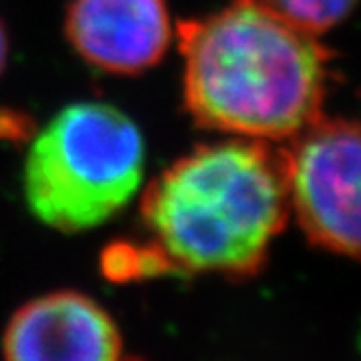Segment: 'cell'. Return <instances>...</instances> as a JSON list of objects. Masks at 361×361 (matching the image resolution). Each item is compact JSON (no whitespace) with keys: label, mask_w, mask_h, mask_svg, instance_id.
Listing matches in <instances>:
<instances>
[{"label":"cell","mask_w":361,"mask_h":361,"mask_svg":"<svg viewBox=\"0 0 361 361\" xmlns=\"http://www.w3.org/2000/svg\"><path fill=\"white\" fill-rule=\"evenodd\" d=\"M192 120L233 137L288 142L322 118L331 50L257 0L176 27Z\"/></svg>","instance_id":"cell-1"},{"label":"cell","mask_w":361,"mask_h":361,"mask_svg":"<svg viewBox=\"0 0 361 361\" xmlns=\"http://www.w3.org/2000/svg\"><path fill=\"white\" fill-rule=\"evenodd\" d=\"M290 218L281 152L231 137L200 144L154 176L142 220L168 268L250 276Z\"/></svg>","instance_id":"cell-2"},{"label":"cell","mask_w":361,"mask_h":361,"mask_svg":"<svg viewBox=\"0 0 361 361\" xmlns=\"http://www.w3.org/2000/svg\"><path fill=\"white\" fill-rule=\"evenodd\" d=\"M140 126L107 102L63 107L33 140L24 161L31 214L61 233L94 228L122 212L142 188Z\"/></svg>","instance_id":"cell-3"},{"label":"cell","mask_w":361,"mask_h":361,"mask_svg":"<svg viewBox=\"0 0 361 361\" xmlns=\"http://www.w3.org/2000/svg\"><path fill=\"white\" fill-rule=\"evenodd\" d=\"M279 148L288 204L314 246L357 259L359 218V124L318 118Z\"/></svg>","instance_id":"cell-4"},{"label":"cell","mask_w":361,"mask_h":361,"mask_svg":"<svg viewBox=\"0 0 361 361\" xmlns=\"http://www.w3.org/2000/svg\"><path fill=\"white\" fill-rule=\"evenodd\" d=\"M63 31L85 63L118 76L154 68L174 39L166 0H70Z\"/></svg>","instance_id":"cell-5"},{"label":"cell","mask_w":361,"mask_h":361,"mask_svg":"<svg viewBox=\"0 0 361 361\" xmlns=\"http://www.w3.org/2000/svg\"><path fill=\"white\" fill-rule=\"evenodd\" d=\"M5 361H122L111 314L87 294L59 290L24 302L3 333Z\"/></svg>","instance_id":"cell-6"},{"label":"cell","mask_w":361,"mask_h":361,"mask_svg":"<svg viewBox=\"0 0 361 361\" xmlns=\"http://www.w3.org/2000/svg\"><path fill=\"white\" fill-rule=\"evenodd\" d=\"M292 27L312 35H324L342 24L355 9L357 0H257Z\"/></svg>","instance_id":"cell-7"},{"label":"cell","mask_w":361,"mask_h":361,"mask_svg":"<svg viewBox=\"0 0 361 361\" xmlns=\"http://www.w3.org/2000/svg\"><path fill=\"white\" fill-rule=\"evenodd\" d=\"M7 61H9V35L5 29V22L0 20V74L5 72Z\"/></svg>","instance_id":"cell-8"}]
</instances>
